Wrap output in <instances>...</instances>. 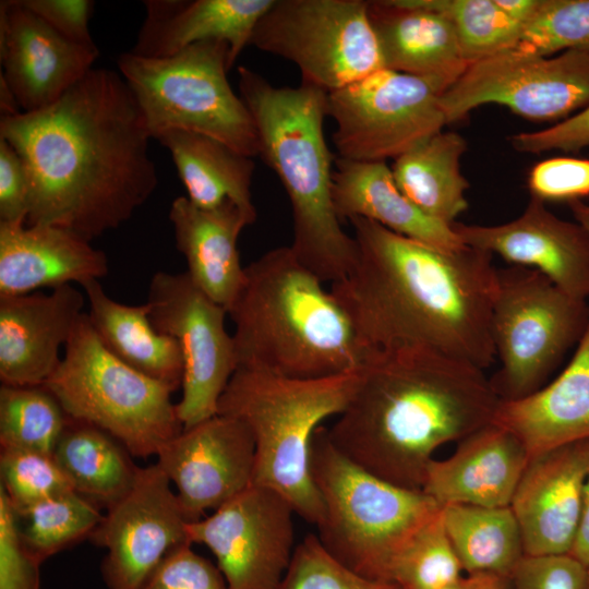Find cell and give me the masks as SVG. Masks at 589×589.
Masks as SVG:
<instances>
[{"label": "cell", "instance_id": "obj_1", "mask_svg": "<svg viewBox=\"0 0 589 589\" xmlns=\"http://www.w3.org/2000/svg\"><path fill=\"white\" fill-rule=\"evenodd\" d=\"M29 177L27 225L88 241L128 221L157 187L151 133L123 79L93 68L50 106L0 119Z\"/></svg>", "mask_w": 589, "mask_h": 589}, {"label": "cell", "instance_id": "obj_2", "mask_svg": "<svg viewBox=\"0 0 589 589\" xmlns=\"http://www.w3.org/2000/svg\"><path fill=\"white\" fill-rule=\"evenodd\" d=\"M348 220L357 262L330 293L363 348L419 347L488 368L495 357L493 255L467 245L446 251L362 217Z\"/></svg>", "mask_w": 589, "mask_h": 589}, {"label": "cell", "instance_id": "obj_3", "mask_svg": "<svg viewBox=\"0 0 589 589\" xmlns=\"http://www.w3.org/2000/svg\"><path fill=\"white\" fill-rule=\"evenodd\" d=\"M500 401L483 370L470 363L419 347L370 350L327 434L370 473L421 490L434 452L493 422Z\"/></svg>", "mask_w": 589, "mask_h": 589}, {"label": "cell", "instance_id": "obj_4", "mask_svg": "<svg viewBox=\"0 0 589 589\" xmlns=\"http://www.w3.org/2000/svg\"><path fill=\"white\" fill-rule=\"evenodd\" d=\"M322 283L290 247L272 249L244 267L227 310L237 369L309 380L360 368L368 351Z\"/></svg>", "mask_w": 589, "mask_h": 589}, {"label": "cell", "instance_id": "obj_5", "mask_svg": "<svg viewBox=\"0 0 589 589\" xmlns=\"http://www.w3.org/2000/svg\"><path fill=\"white\" fill-rule=\"evenodd\" d=\"M239 95L255 123L259 156L276 173L290 202L297 259L322 281L345 278L358 247L341 227L333 199L332 154L324 134L327 93L306 84L276 87L238 68Z\"/></svg>", "mask_w": 589, "mask_h": 589}, {"label": "cell", "instance_id": "obj_6", "mask_svg": "<svg viewBox=\"0 0 589 589\" xmlns=\"http://www.w3.org/2000/svg\"><path fill=\"white\" fill-rule=\"evenodd\" d=\"M358 378L359 369L302 380L238 368L219 398L217 413L243 421L254 438L253 483L279 492L314 526L323 504L311 474L313 436L323 420L344 411Z\"/></svg>", "mask_w": 589, "mask_h": 589}, {"label": "cell", "instance_id": "obj_7", "mask_svg": "<svg viewBox=\"0 0 589 589\" xmlns=\"http://www.w3.org/2000/svg\"><path fill=\"white\" fill-rule=\"evenodd\" d=\"M310 467L323 504L315 525L323 548L358 575L392 582L398 555L441 506L422 490L398 486L353 464L322 425Z\"/></svg>", "mask_w": 589, "mask_h": 589}, {"label": "cell", "instance_id": "obj_8", "mask_svg": "<svg viewBox=\"0 0 589 589\" xmlns=\"http://www.w3.org/2000/svg\"><path fill=\"white\" fill-rule=\"evenodd\" d=\"M117 64L152 139L169 131H188L215 139L245 156L259 155L253 118L227 79L231 67L226 41L197 43L164 58L127 51Z\"/></svg>", "mask_w": 589, "mask_h": 589}, {"label": "cell", "instance_id": "obj_9", "mask_svg": "<svg viewBox=\"0 0 589 589\" xmlns=\"http://www.w3.org/2000/svg\"><path fill=\"white\" fill-rule=\"evenodd\" d=\"M44 386L70 418L106 431L135 457L156 456L183 430L171 400L173 389L110 353L86 312Z\"/></svg>", "mask_w": 589, "mask_h": 589}, {"label": "cell", "instance_id": "obj_10", "mask_svg": "<svg viewBox=\"0 0 589 589\" xmlns=\"http://www.w3.org/2000/svg\"><path fill=\"white\" fill-rule=\"evenodd\" d=\"M589 321L587 301L574 298L540 272L496 268L491 337L501 365L490 380L503 401L542 387Z\"/></svg>", "mask_w": 589, "mask_h": 589}, {"label": "cell", "instance_id": "obj_11", "mask_svg": "<svg viewBox=\"0 0 589 589\" xmlns=\"http://www.w3.org/2000/svg\"><path fill=\"white\" fill-rule=\"evenodd\" d=\"M364 0H275L250 45L297 65L326 93L384 68Z\"/></svg>", "mask_w": 589, "mask_h": 589}, {"label": "cell", "instance_id": "obj_12", "mask_svg": "<svg viewBox=\"0 0 589 589\" xmlns=\"http://www.w3.org/2000/svg\"><path fill=\"white\" fill-rule=\"evenodd\" d=\"M440 96L429 81L386 68L327 93L338 157L386 161L408 153L447 124Z\"/></svg>", "mask_w": 589, "mask_h": 589}, {"label": "cell", "instance_id": "obj_13", "mask_svg": "<svg viewBox=\"0 0 589 589\" xmlns=\"http://www.w3.org/2000/svg\"><path fill=\"white\" fill-rule=\"evenodd\" d=\"M485 104L532 121H564L589 107V53L541 56L510 48L471 63L440 96L447 124Z\"/></svg>", "mask_w": 589, "mask_h": 589}, {"label": "cell", "instance_id": "obj_14", "mask_svg": "<svg viewBox=\"0 0 589 589\" xmlns=\"http://www.w3.org/2000/svg\"><path fill=\"white\" fill-rule=\"evenodd\" d=\"M146 303L155 328L172 337L182 356V395L176 408L183 429L217 414L219 398L237 370L227 310L187 272L155 273Z\"/></svg>", "mask_w": 589, "mask_h": 589}, {"label": "cell", "instance_id": "obj_15", "mask_svg": "<svg viewBox=\"0 0 589 589\" xmlns=\"http://www.w3.org/2000/svg\"><path fill=\"white\" fill-rule=\"evenodd\" d=\"M294 515L279 492L252 483L189 522L188 536L209 549L230 589H278L297 546Z\"/></svg>", "mask_w": 589, "mask_h": 589}, {"label": "cell", "instance_id": "obj_16", "mask_svg": "<svg viewBox=\"0 0 589 589\" xmlns=\"http://www.w3.org/2000/svg\"><path fill=\"white\" fill-rule=\"evenodd\" d=\"M188 524L161 468L141 467L133 488L106 510L88 539L106 550L100 574L107 588L139 589L170 551L191 543Z\"/></svg>", "mask_w": 589, "mask_h": 589}, {"label": "cell", "instance_id": "obj_17", "mask_svg": "<svg viewBox=\"0 0 589 589\" xmlns=\"http://www.w3.org/2000/svg\"><path fill=\"white\" fill-rule=\"evenodd\" d=\"M156 458L193 522L253 483L255 443L243 421L217 413L184 428L158 449Z\"/></svg>", "mask_w": 589, "mask_h": 589}, {"label": "cell", "instance_id": "obj_18", "mask_svg": "<svg viewBox=\"0 0 589 589\" xmlns=\"http://www.w3.org/2000/svg\"><path fill=\"white\" fill-rule=\"evenodd\" d=\"M98 55L96 45L65 39L20 0L0 2V77L22 112L57 101L93 69Z\"/></svg>", "mask_w": 589, "mask_h": 589}, {"label": "cell", "instance_id": "obj_19", "mask_svg": "<svg viewBox=\"0 0 589 589\" xmlns=\"http://www.w3.org/2000/svg\"><path fill=\"white\" fill-rule=\"evenodd\" d=\"M453 230L470 248L536 269L569 296L589 298V233L576 220L555 216L530 196L517 218L494 226L455 221Z\"/></svg>", "mask_w": 589, "mask_h": 589}, {"label": "cell", "instance_id": "obj_20", "mask_svg": "<svg viewBox=\"0 0 589 589\" xmlns=\"http://www.w3.org/2000/svg\"><path fill=\"white\" fill-rule=\"evenodd\" d=\"M588 468L589 440L530 457L509 505L525 555L569 554Z\"/></svg>", "mask_w": 589, "mask_h": 589}, {"label": "cell", "instance_id": "obj_21", "mask_svg": "<svg viewBox=\"0 0 589 589\" xmlns=\"http://www.w3.org/2000/svg\"><path fill=\"white\" fill-rule=\"evenodd\" d=\"M86 297L73 285L0 297V380L12 386L44 385L58 368Z\"/></svg>", "mask_w": 589, "mask_h": 589}, {"label": "cell", "instance_id": "obj_22", "mask_svg": "<svg viewBox=\"0 0 589 589\" xmlns=\"http://www.w3.org/2000/svg\"><path fill=\"white\" fill-rule=\"evenodd\" d=\"M529 459L515 434L491 422L459 441L452 456L432 459L421 490L441 507H506Z\"/></svg>", "mask_w": 589, "mask_h": 589}, {"label": "cell", "instance_id": "obj_23", "mask_svg": "<svg viewBox=\"0 0 589 589\" xmlns=\"http://www.w3.org/2000/svg\"><path fill=\"white\" fill-rule=\"evenodd\" d=\"M107 255L91 241L51 225L0 223V297L99 280Z\"/></svg>", "mask_w": 589, "mask_h": 589}, {"label": "cell", "instance_id": "obj_24", "mask_svg": "<svg viewBox=\"0 0 589 589\" xmlns=\"http://www.w3.org/2000/svg\"><path fill=\"white\" fill-rule=\"evenodd\" d=\"M368 2L384 68L424 79L443 94L470 65L444 15L416 0Z\"/></svg>", "mask_w": 589, "mask_h": 589}, {"label": "cell", "instance_id": "obj_25", "mask_svg": "<svg viewBox=\"0 0 589 589\" xmlns=\"http://www.w3.org/2000/svg\"><path fill=\"white\" fill-rule=\"evenodd\" d=\"M275 0H146L132 53L164 58L197 43L226 41L230 67L250 45L261 17Z\"/></svg>", "mask_w": 589, "mask_h": 589}, {"label": "cell", "instance_id": "obj_26", "mask_svg": "<svg viewBox=\"0 0 589 589\" xmlns=\"http://www.w3.org/2000/svg\"><path fill=\"white\" fill-rule=\"evenodd\" d=\"M493 422L515 434L530 457L589 440V321L562 373L516 400H501Z\"/></svg>", "mask_w": 589, "mask_h": 589}, {"label": "cell", "instance_id": "obj_27", "mask_svg": "<svg viewBox=\"0 0 589 589\" xmlns=\"http://www.w3.org/2000/svg\"><path fill=\"white\" fill-rule=\"evenodd\" d=\"M169 219L187 274L212 300L229 309L244 278L238 238L253 223L233 204L207 211L187 196L175 199Z\"/></svg>", "mask_w": 589, "mask_h": 589}, {"label": "cell", "instance_id": "obj_28", "mask_svg": "<svg viewBox=\"0 0 589 589\" xmlns=\"http://www.w3.org/2000/svg\"><path fill=\"white\" fill-rule=\"evenodd\" d=\"M335 161L333 199L340 221L362 217L437 249L465 247L452 226L429 217L404 195L386 161Z\"/></svg>", "mask_w": 589, "mask_h": 589}, {"label": "cell", "instance_id": "obj_29", "mask_svg": "<svg viewBox=\"0 0 589 589\" xmlns=\"http://www.w3.org/2000/svg\"><path fill=\"white\" fill-rule=\"evenodd\" d=\"M87 318L104 347L136 371L176 392L181 388L183 361L177 341L153 325L145 302L129 305L113 300L99 280L82 286Z\"/></svg>", "mask_w": 589, "mask_h": 589}, {"label": "cell", "instance_id": "obj_30", "mask_svg": "<svg viewBox=\"0 0 589 589\" xmlns=\"http://www.w3.org/2000/svg\"><path fill=\"white\" fill-rule=\"evenodd\" d=\"M156 140L169 152L192 204L207 211L233 204L255 221L252 157L215 139L188 131H169Z\"/></svg>", "mask_w": 589, "mask_h": 589}, {"label": "cell", "instance_id": "obj_31", "mask_svg": "<svg viewBox=\"0 0 589 589\" xmlns=\"http://www.w3.org/2000/svg\"><path fill=\"white\" fill-rule=\"evenodd\" d=\"M52 455L73 491L106 510L130 492L141 468L116 437L70 417Z\"/></svg>", "mask_w": 589, "mask_h": 589}, {"label": "cell", "instance_id": "obj_32", "mask_svg": "<svg viewBox=\"0 0 589 589\" xmlns=\"http://www.w3.org/2000/svg\"><path fill=\"white\" fill-rule=\"evenodd\" d=\"M466 151L461 134L441 131L394 160L395 182L422 213L452 226L468 208L470 184L460 169Z\"/></svg>", "mask_w": 589, "mask_h": 589}, {"label": "cell", "instance_id": "obj_33", "mask_svg": "<svg viewBox=\"0 0 589 589\" xmlns=\"http://www.w3.org/2000/svg\"><path fill=\"white\" fill-rule=\"evenodd\" d=\"M442 521L464 572L510 578L524 557L520 528L510 508L452 504Z\"/></svg>", "mask_w": 589, "mask_h": 589}, {"label": "cell", "instance_id": "obj_34", "mask_svg": "<svg viewBox=\"0 0 589 589\" xmlns=\"http://www.w3.org/2000/svg\"><path fill=\"white\" fill-rule=\"evenodd\" d=\"M68 420L59 400L44 385L1 384V449L52 454Z\"/></svg>", "mask_w": 589, "mask_h": 589}, {"label": "cell", "instance_id": "obj_35", "mask_svg": "<svg viewBox=\"0 0 589 589\" xmlns=\"http://www.w3.org/2000/svg\"><path fill=\"white\" fill-rule=\"evenodd\" d=\"M16 516L24 521H19L24 548L41 565L52 555L89 539L104 514L98 506L70 491L46 498Z\"/></svg>", "mask_w": 589, "mask_h": 589}, {"label": "cell", "instance_id": "obj_36", "mask_svg": "<svg viewBox=\"0 0 589 589\" xmlns=\"http://www.w3.org/2000/svg\"><path fill=\"white\" fill-rule=\"evenodd\" d=\"M452 24L466 61L471 64L515 47L522 26L496 0H416Z\"/></svg>", "mask_w": 589, "mask_h": 589}, {"label": "cell", "instance_id": "obj_37", "mask_svg": "<svg viewBox=\"0 0 589 589\" xmlns=\"http://www.w3.org/2000/svg\"><path fill=\"white\" fill-rule=\"evenodd\" d=\"M461 572L443 526L441 507L398 555L392 582L399 589H441L460 578Z\"/></svg>", "mask_w": 589, "mask_h": 589}, {"label": "cell", "instance_id": "obj_38", "mask_svg": "<svg viewBox=\"0 0 589 589\" xmlns=\"http://www.w3.org/2000/svg\"><path fill=\"white\" fill-rule=\"evenodd\" d=\"M513 48L541 56L589 53V0H541Z\"/></svg>", "mask_w": 589, "mask_h": 589}, {"label": "cell", "instance_id": "obj_39", "mask_svg": "<svg viewBox=\"0 0 589 589\" xmlns=\"http://www.w3.org/2000/svg\"><path fill=\"white\" fill-rule=\"evenodd\" d=\"M0 478V488L17 515L46 498L73 491L52 454L1 449Z\"/></svg>", "mask_w": 589, "mask_h": 589}, {"label": "cell", "instance_id": "obj_40", "mask_svg": "<svg viewBox=\"0 0 589 589\" xmlns=\"http://www.w3.org/2000/svg\"><path fill=\"white\" fill-rule=\"evenodd\" d=\"M278 589H399L395 584L365 578L334 558L310 533L297 544Z\"/></svg>", "mask_w": 589, "mask_h": 589}, {"label": "cell", "instance_id": "obj_41", "mask_svg": "<svg viewBox=\"0 0 589 589\" xmlns=\"http://www.w3.org/2000/svg\"><path fill=\"white\" fill-rule=\"evenodd\" d=\"M530 196L544 203L589 197V158L551 157L536 164L527 179Z\"/></svg>", "mask_w": 589, "mask_h": 589}, {"label": "cell", "instance_id": "obj_42", "mask_svg": "<svg viewBox=\"0 0 589 589\" xmlns=\"http://www.w3.org/2000/svg\"><path fill=\"white\" fill-rule=\"evenodd\" d=\"M191 545L170 551L139 589H230L218 566Z\"/></svg>", "mask_w": 589, "mask_h": 589}, {"label": "cell", "instance_id": "obj_43", "mask_svg": "<svg viewBox=\"0 0 589 589\" xmlns=\"http://www.w3.org/2000/svg\"><path fill=\"white\" fill-rule=\"evenodd\" d=\"M39 568L22 543L16 513L0 488V589H40Z\"/></svg>", "mask_w": 589, "mask_h": 589}, {"label": "cell", "instance_id": "obj_44", "mask_svg": "<svg viewBox=\"0 0 589 589\" xmlns=\"http://www.w3.org/2000/svg\"><path fill=\"white\" fill-rule=\"evenodd\" d=\"M512 589H587V567L569 554L524 555L510 576Z\"/></svg>", "mask_w": 589, "mask_h": 589}, {"label": "cell", "instance_id": "obj_45", "mask_svg": "<svg viewBox=\"0 0 589 589\" xmlns=\"http://www.w3.org/2000/svg\"><path fill=\"white\" fill-rule=\"evenodd\" d=\"M508 141L516 152L524 154L578 153L589 147V107L546 129L515 133Z\"/></svg>", "mask_w": 589, "mask_h": 589}, {"label": "cell", "instance_id": "obj_46", "mask_svg": "<svg viewBox=\"0 0 589 589\" xmlns=\"http://www.w3.org/2000/svg\"><path fill=\"white\" fill-rule=\"evenodd\" d=\"M29 196L26 166L15 148L0 137V223L26 224Z\"/></svg>", "mask_w": 589, "mask_h": 589}, {"label": "cell", "instance_id": "obj_47", "mask_svg": "<svg viewBox=\"0 0 589 589\" xmlns=\"http://www.w3.org/2000/svg\"><path fill=\"white\" fill-rule=\"evenodd\" d=\"M20 2L65 39L95 46L89 20L95 2L91 0H20Z\"/></svg>", "mask_w": 589, "mask_h": 589}, {"label": "cell", "instance_id": "obj_48", "mask_svg": "<svg viewBox=\"0 0 589 589\" xmlns=\"http://www.w3.org/2000/svg\"><path fill=\"white\" fill-rule=\"evenodd\" d=\"M569 555L586 567L589 566V468L582 489L579 527Z\"/></svg>", "mask_w": 589, "mask_h": 589}, {"label": "cell", "instance_id": "obj_49", "mask_svg": "<svg viewBox=\"0 0 589 589\" xmlns=\"http://www.w3.org/2000/svg\"><path fill=\"white\" fill-rule=\"evenodd\" d=\"M496 2L510 19L524 28L537 13L541 0H496Z\"/></svg>", "mask_w": 589, "mask_h": 589}, {"label": "cell", "instance_id": "obj_50", "mask_svg": "<svg viewBox=\"0 0 589 589\" xmlns=\"http://www.w3.org/2000/svg\"><path fill=\"white\" fill-rule=\"evenodd\" d=\"M574 219L580 224L589 233V204L584 201H576L568 204Z\"/></svg>", "mask_w": 589, "mask_h": 589}, {"label": "cell", "instance_id": "obj_51", "mask_svg": "<svg viewBox=\"0 0 589 589\" xmlns=\"http://www.w3.org/2000/svg\"><path fill=\"white\" fill-rule=\"evenodd\" d=\"M483 575H468L448 584L441 589H479Z\"/></svg>", "mask_w": 589, "mask_h": 589}, {"label": "cell", "instance_id": "obj_52", "mask_svg": "<svg viewBox=\"0 0 589 589\" xmlns=\"http://www.w3.org/2000/svg\"><path fill=\"white\" fill-rule=\"evenodd\" d=\"M479 589H512L510 578L483 575Z\"/></svg>", "mask_w": 589, "mask_h": 589}, {"label": "cell", "instance_id": "obj_53", "mask_svg": "<svg viewBox=\"0 0 589 589\" xmlns=\"http://www.w3.org/2000/svg\"><path fill=\"white\" fill-rule=\"evenodd\" d=\"M587 573H588V585H587V589H589V566L587 567Z\"/></svg>", "mask_w": 589, "mask_h": 589}]
</instances>
